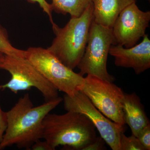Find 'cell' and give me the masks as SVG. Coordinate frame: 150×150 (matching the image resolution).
<instances>
[{
  "label": "cell",
  "mask_w": 150,
  "mask_h": 150,
  "mask_svg": "<svg viewBox=\"0 0 150 150\" xmlns=\"http://www.w3.org/2000/svg\"><path fill=\"white\" fill-rule=\"evenodd\" d=\"M63 100L58 97L34 107L28 93L20 98L6 112L7 127L0 144L1 149L15 145L20 149H30L35 142L42 139L44 118Z\"/></svg>",
  "instance_id": "cell-1"
},
{
  "label": "cell",
  "mask_w": 150,
  "mask_h": 150,
  "mask_svg": "<svg viewBox=\"0 0 150 150\" xmlns=\"http://www.w3.org/2000/svg\"><path fill=\"white\" fill-rule=\"evenodd\" d=\"M91 2V0H52L51 5L57 13H68L73 18L81 16Z\"/></svg>",
  "instance_id": "cell-13"
},
{
  "label": "cell",
  "mask_w": 150,
  "mask_h": 150,
  "mask_svg": "<svg viewBox=\"0 0 150 150\" xmlns=\"http://www.w3.org/2000/svg\"><path fill=\"white\" fill-rule=\"evenodd\" d=\"M96 137L91 121L79 112L68 111L62 115L49 113L43 121L41 138L52 150L59 146L83 150Z\"/></svg>",
  "instance_id": "cell-2"
},
{
  "label": "cell",
  "mask_w": 150,
  "mask_h": 150,
  "mask_svg": "<svg viewBox=\"0 0 150 150\" xmlns=\"http://www.w3.org/2000/svg\"><path fill=\"white\" fill-rule=\"evenodd\" d=\"M137 138L145 150H150V123L140 131Z\"/></svg>",
  "instance_id": "cell-16"
},
{
  "label": "cell",
  "mask_w": 150,
  "mask_h": 150,
  "mask_svg": "<svg viewBox=\"0 0 150 150\" xmlns=\"http://www.w3.org/2000/svg\"><path fill=\"white\" fill-rule=\"evenodd\" d=\"M112 45H115V43L112 28L93 20L84 53L77 66L79 74L82 76L93 75L113 82L115 78L107 69L108 56Z\"/></svg>",
  "instance_id": "cell-4"
},
{
  "label": "cell",
  "mask_w": 150,
  "mask_h": 150,
  "mask_svg": "<svg viewBox=\"0 0 150 150\" xmlns=\"http://www.w3.org/2000/svg\"><path fill=\"white\" fill-rule=\"evenodd\" d=\"M33 150H52L51 147L46 141H40V139L37 140L31 147Z\"/></svg>",
  "instance_id": "cell-20"
},
{
  "label": "cell",
  "mask_w": 150,
  "mask_h": 150,
  "mask_svg": "<svg viewBox=\"0 0 150 150\" xmlns=\"http://www.w3.org/2000/svg\"><path fill=\"white\" fill-rule=\"evenodd\" d=\"M63 101L65 110L82 113L91 121L105 142L112 150H120V136L125 127L105 117L80 91L74 94H65Z\"/></svg>",
  "instance_id": "cell-8"
},
{
  "label": "cell",
  "mask_w": 150,
  "mask_h": 150,
  "mask_svg": "<svg viewBox=\"0 0 150 150\" xmlns=\"http://www.w3.org/2000/svg\"><path fill=\"white\" fill-rule=\"evenodd\" d=\"M120 150H145L137 137H128L122 132L120 136Z\"/></svg>",
  "instance_id": "cell-15"
},
{
  "label": "cell",
  "mask_w": 150,
  "mask_h": 150,
  "mask_svg": "<svg viewBox=\"0 0 150 150\" xmlns=\"http://www.w3.org/2000/svg\"><path fill=\"white\" fill-rule=\"evenodd\" d=\"M150 21V11H143L136 3L126 7L115 19L112 28L115 44L126 48L136 45L146 35Z\"/></svg>",
  "instance_id": "cell-9"
},
{
  "label": "cell",
  "mask_w": 150,
  "mask_h": 150,
  "mask_svg": "<svg viewBox=\"0 0 150 150\" xmlns=\"http://www.w3.org/2000/svg\"><path fill=\"white\" fill-rule=\"evenodd\" d=\"M105 141L101 137H97L92 142L86 146L83 150H102L105 149Z\"/></svg>",
  "instance_id": "cell-17"
},
{
  "label": "cell",
  "mask_w": 150,
  "mask_h": 150,
  "mask_svg": "<svg viewBox=\"0 0 150 150\" xmlns=\"http://www.w3.org/2000/svg\"><path fill=\"white\" fill-rule=\"evenodd\" d=\"M109 54L114 58V64L118 67L131 68L137 75L150 68V40L148 35L143 37L141 43L126 48L119 44L112 45Z\"/></svg>",
  "instance_id": "cell-10"
},
{
  "label": "cell",
  "mask_w": 150,
  "mask_h": 150,
  "mask_svg": "<svg viewBox=\"0 0 150 150\" xmlns=\"http://www.w3.org/2000/svg\"><path fill=\"white\" fill-rule=\"evenodd\" d=\"M30 1L33 2L38 3L40 7L43 9V11L49 16L52 25H54L55 24L52 19V12L53 11V9H52L51 4H50L47 2L46 0H30Z\"/></svg>",
  "instance_id": "cell-19"
},
{
  "label": "cell",
  "mask_w": 150,
  "mask_h": 150,
  "mask_svg": "<svg viewBox=\"0 0 150 150\" xmlns=\"http://www.w3.org/2000/svg\"><path fill=\"white\" fill-rule=\"evenodd\" d=\"M93 12L91 1L81 16L71 18L64 27L53 26L56 37L47 49L71 69L77 67L84 53Z\"/></svg>",
  "instance_id": "cell-3"
},
{
  "label": "cell",
  "mask_w": 150,
  "mask_h": 150,
  "mask_svg": "<svg viewBox=\"0 0 150 150\" xmlns=\"http://www.w3.org/2000/svg\"><path fill=\"white\" fill-rule=\"evenodd\" d=\"M4 54L0 53V62L2 61V60L4 58Z\"/></svg>",
  "instance_id": "cell-21"
},
{
  "label": "cell",
  "mask_w": 150,
  "mask_h": 150,
  "mask_svg": "<svg viewBox=\"0 0 150 150\" xmlns=\"http://www.w3.org/2000/svg\"><path fill=\"white\" fill-rule=\"evenodd\" d=\"M7 127V116L6 112L3 111L0 105V144Z\"/></svg>",
  "instance_id": "cell-18"
},
{
  "label": "cell",
  "mask_w": 150,
  "mask_h": 150,
  "mask_svg": "<svg viewBox=\"0 0 150 150\" xmlns=\"http://www.w3.org/2000/svg\"><path fill=\"white\" fill-rule=\"evenodd\" d=\"M1 149V146H0V150Z\"/></svg>",
  "instance_id": "cell-23"
},
{
  "label": "cell",
  "mask_w": 150,
  "mask_h": 150,
  "mask_svg": "<svg viewBox=\"0 0 150 150\" xmlns=\"http://www.w3.org/2000/svg\"><path fill=\"white\" fill-rule=\"evenodd\" d=\"M124 121L137 137L140 131L150 123L139 96L135 93H124L123 102Z\"/></svg>",
  "instance_id": "cell-11"
},
{
  "label": "cell",
  "mask_w": 150,
  "mask_h": 150,
  "mask_svg": "<svg viewBox=\"0 0 150 150\" xmlns=\"http://www.w3.org/2000/svg\"><path fill=\"white\" fill-rule=\"evenodd\" d=\"M2 85H0V91L2 89Z\"/></svg>",
  "instance_id": "cell-22"
},
{
  "label": "cell",
  "mask_w": 150,
  "mask_h": 150,
  "mask_svg": "<svg viewBox=\"0 0 150 150\" xmlns=\"http://www.w3.org/2000/svg\"><path fill=\"white\" fill-rule=\"evenodd\" d=\"M93 4V21L112 28L120 13L137 0H91Z\"/></svg>",
  "instance_id": "cell-12"
},
{
  "label": "cell",
  "mask_w": 150,
  "mask_h": 150,
  "mask_svg": "<svg viewBox=\"0 0 150 150\" xmlns=\"http://www.w3.org/2000/svg\"><path fill=\"white\" fill-rule=\"evenodd\" d=\"M79 91L105 117L125 127L122 104L125 93L122 89L111 82L87 75Z\"/></svg>",
  "instance_id": "cell-7"
},
{
  "label": "cell",
  "mask_w": 150,
  "mask_h": 150,
  "mask_svg": "<svg viewBox=\"0 0 150 150\" xmlns=\"http://www.w3.org/2000/svg\"><path fill=\"white\" fill-rule=\"evenodd\" d=\"M26 51V58L58 90L71 96L83 83V76L64 65L47 48L31 47Z\"/></svg>",
  "instance_id": "cell-5"
},
{
  "label": "cell",
  "mask_w": 150,
  "mask_h": 150,
  "mask_svg": "<svg viewBox=\"0 0 150 150\" xmlns=\"http://www.w3.org/2000/svg\"><path fill=\"white\" fill-rule=\"evenodd\" d=\"M0 53L13 57L26 58V51L14 47L8 40L7 33L4 28L0 25Z\"/></svg>",
  "instance_id": "cell-14"
},
{
  "label": "cell",
  "mask_w": 150,
  "mask_h": 150,
  "mask_svg": "<svg viewBox=\"0 0 150 150\" xmlns=\"http://www.w3.org/2000/svg\"><path fill=\"white\" fill-rule=\"evenodd\" d=\"M0 69L5 70L11 75V79L2 85L14 93L28 90L33 87L42 93L46 101L57 98L58 90L50 83L26 58L4 55L0 62Z\"/></svg>",
  "instance_id": "cell-6"
}]
</instances>
